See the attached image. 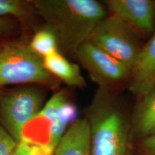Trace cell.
<instances>
[{
  "mask_svg": "<svg viewBox=\"0 0 155 155\" xmlns=\"http://www.w3.org/2000/svg\"><path fill=\"white\" fill-rule=\"evenodd\" d=\"M30 2L55 34L59 47L70 53H75L88 41L95 27L106 16L102 4L95 0Z\"/></svg>",
  "mask_w": 155,
  "mask_h": 155,
  "instance_id": "1",
  "label": "cell"
},
{
  "mask_svg": "<svg viewBox=\"0 0 155 155\" xmlns=\"http://www.w3.org/2000/svg\"><path fill=\"white\" fill-rule=\"evenodd\" d=\"M92 155H128L129 129L121 109L101 89L89 106Z\"/></svg>",
  "mask_w": 155,
  "mask_h": 155,
  "instance_id": "2",
  "label": "cell"
},
{
  "mask_svg": "<svg viewBox=\"0 0 155 155\" xmlns=\"http://www.w3.org/2000/svg\"><path fill=\"white\" fill-rule=\"evenodd\" d=\"M37 83L56 87L57 78L43 64V58L22 42L0 45V86Z\"/></svg>",
  "mask_w": 155,
  "mask_h": 155,
  "instance_id": "3",
  "label": "cell"
},
{
  "mask_svg": "<svg viewBox=\"0 0 155 155\" xmlns=\"http://www.w3.org/2000/svg\"><path fill=\"white\" fill-rule=\"evenodd\" d=\"M134 35L119 18L110 15L97 24L87 42L131 70L141 50Z\"/></svg>",
  "mask_w": 155,
  "mask_h": 155,
  "instance_id": "4",
  "label": "cell"
},
{
  "mask_svg": "<svg viewBox=\"0 0 155 155\" xmlns=\"http://www.w3.org/2000/svg\"><path fill=\"white\" fill-rule=\"evenodd\" d=\"M42 104V92L32 87L0 93V116L17 142L21 141L25 126L41 111Z\"/></svg>",
  "mask_w": 155,
  "mask_h": 155,
  "instance_id": "5",
  "label": "cell"
},
{
  "mask_svg": "<svg viewBox=\"0 0 155 155\" xmlns=\"http://www.w3.org/2000/svg\"><path fill=\"white\" fill-rule=\"evenodd\" d=\"M74 53L101 89L106 90L130 75L131 70L127 65L89 42L81 45Z\"/></svg>",
  "mask_w": 155,
  "mask_h": 155,
  "instance_id": "6",
  "label": "cell"
},
{
  "mask_svg": "<svg viewBox=\"0 0 155 155\" xmlns=\"http://www.w3.org/2000/svg\"><path fill=\"white\" fill-rule=\"evenodd\" d=\"M111 15L122 21L134 34L148 35L154 28V0H107Z\"/></svg>",
  "mask_w": 155,
  "mask_h": 155,
  "instance_id": "7",
  "label": "cell"
},
{
  "mask_svg": "<svg viewBox=\"0 0 155 155\" xmlns=\"http://www.w3.org/2000/svg\"><path fill=\"white\" fill-rule=\"evenodd\" d=\"M129 78V90L139 98L155 88V32L141 48Z\"/></svg>",
  "mask_w": 155,
  "mask_h": 155,
  "instance_id": "8",
  "label": "cell"
},
{
  "mask_svg": "<svg viewBox=\"0 0 155 155\" xmlns=\"http://www.w3.org/2000/svg\"><path fill=\"white\" fill-rule=\"evenodd\" d=\"M40 112L53 123L52 145L55 149L68 128L78 119L76 106L68 101L65 92L59 91L46 103Z\"/></svg>",
  "mask_w": 155,
  "mask_h": 155,
  "instance_id": "9",
  "label": "cell"
},
{
  "mask_svg": "<svg viewBox=\"0 0 155 155\" xmlns=\"http://www.w3.org/2000/svg\"><path fill=\"white\" fill-rule=\"evenodd\" d=\"M54 155H92L91 132L87 118L70 125L56 147Z\"/></svg>",
  "mask_w": 155,
  "mask_h": 155,
  "instance_id": "10",
  "label": "cell"
},
{
  "mask_svg": "<svg viewBox=\"0 0 155 155\" xmlns=\"http://www.w3.org/2000/svg\"><path fill=\"white\" fill-rule=\"evenodd\" d=\"M43 64L50 74L65 84L79 88L86 86L78 65L70 62L59 51L44 58Z\"/></svg>",
  "mask_w": 155,
  "mask_h": 155,
  "instance_id": "11",
  "label": "cell"
},
{
  "mask_svg": "<svg viewBox=\"0 0 155 155\" xmlns=\"http://www.w3.org/2000/svg\"><path fill=\"white\" fill-rule=\"evenodd\" d=\"M133 116L137 133L144 138L155 134V88L141 97Z\"/></svg>",
  "mask_w": 155,
  "mask_h": 155,
  "instance_id": "12",
  "label": "cell"
},
{
  "mask_svg": "<svg viewBox=\"0 0 155 155\" xmlns=\"http://www.w3.org/2000/svg\"><path fill=\"white\" fill-rule=\"evenodd\" d=\"M29 45L31 49L42 58L58 52L59 48L57 37L48 26L37 32Z\"/></svg>",
  "mask_w": 155,
  "mask_h": 155,
  "instance_id": "13",
  "label": "cell"
},
{
  "mask_svg": "<svg viewBox=\"0 0 155 155\" xmlns=\"http://www.w3.org/2000/svg\"><path fill=\"white\" fill-rule=\"evenodd\" d=\"M35 14L30 1L0 0V17L11 16L25 22H31L34 20Z\"/></svg>",
  "mask_w": 155,
  "mask_h": 155,
  "instance_id": "14",
  "label": "cell"
},
{
  "mask_svg": "<svg viewBox=\"0 0 155 155\" xmlns=\"http://www.w3.org/2000/svg\"><path fill=\"white\" fill-rule=\"evenodd\" d=\"M55 150L50 146L32 144L21 141L18 142L13 155H54Z\"/></svg>",
  "mask_w": 155,
  "mask_h": 155,
  "instance_id": "15",
  "label": "cell"
},
{
  "mask_svg": "<svg viewBox=\"0 0 155 155\" xmlns=\"http://www.w3.org/2000/svg\"><path fill=\"white\" fill-rule=\"evenodd\" d=\"M18 142L0 125V155H13Z\"/></svg>",
  "mask_w": 155,
  "mask_h": 155,
  "instance_id": "16",
  "label": "cell"
},
{
  "mask_svg": "<svg viewBox=\"0 0 155 155\" xmlns=\"http://www.w3.org/2000/svg\"><path fill=\"white\" fill-rule=\"evenodd\" d=\"M141 155H155V134L145 137L141 144Z\"/></svg>",
  "mask_w": 155,
  "mask_h": 155,
  "instance_id": "17",
  "label": "cell"
},
{
  "mask_svg": "<svg viewBox=\"0 0 155 155\" xmlns=\"http://www.w3.org/2000/svg\"><path fill=\"white\" fill-rule=\"evenodd\" d=\"M14 23L8 19L0 17V35L9 32L14 28Z\"/></svg>",
  "mask_w": 155,
  "mask_h": 155,
  "instance_id": "18",
  "label": "cell"
}]
</instances>
